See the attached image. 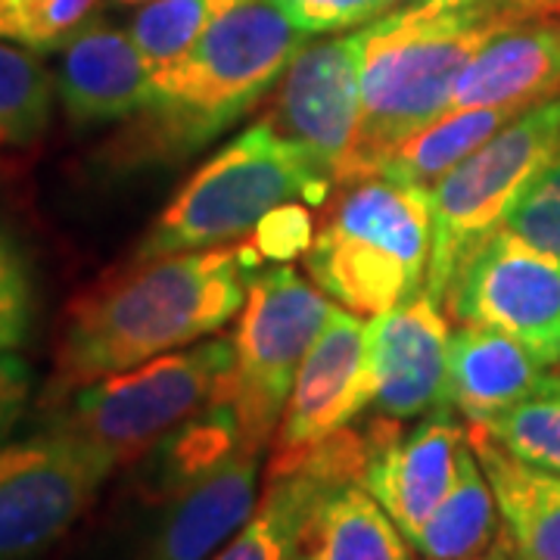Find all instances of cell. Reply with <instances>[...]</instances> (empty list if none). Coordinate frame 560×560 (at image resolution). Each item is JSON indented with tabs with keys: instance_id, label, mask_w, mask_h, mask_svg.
<instances>
[{
	"instance_id": "obj_26",
	"label": "cell",
	"mask_w": 560,
	"mask_h": 560,
	"mask_svg": "<svg viewBox=\"0 0 560 560\" xmlns=\"http://www.w3.org/2000/svg\"><path fill=\"white\" fill-rule=\"evenodd\" d=\"M234 3L237 0H150L140 7L128 32L150 72H160L184 57L194 40Z\"/></svg>"
},
{
	"instance_id": "obj_23",
	"label": "cell",
	"mask_w": 560,
	"mask_h": 560,
	"mask_svg": "<svg viewBox=\"0 0 560 560\" xmlns=\"http://www.w3.org/2000/svg\"><path fill=\"white\" fill-rule=\"evenodd\" d=\"M521 106H492V109H458L445 113L440 121L401 140L399 147L383 160L377 175L405 180L423 190H433L455 165L477 153L489 138H495L508 121H514Z\"/></svg>"
},
{
	"instance_id": "obj_29",
	"label": "cell",
	"mask_w": 560,
	"mask_h": 560,
	"mask_svg": "<svg viewBox=\"0 0 560 560\" xmlns=\"http://www.w3.org/2000/svg\"><path fill=\"white\" fill-rule=\"evenodd\" d=\"M35 318V283L28 259L10 231L0 228V352L25 346Z\"/></svg>"
},
{
	"instance_id": "obj_1",
	"label": "cell",
	"mask_w": 560,
	"mask_h": 560,
	"mask_svg": "<svg viewBox=\"0 0 560 560\" xmlns=\"http://www.w3.org/2000/svg\"><path fill=\"white\" fill-rule=\"evenodd\" d=\"M261 268L246 241L128 259L81 290L62 315L44 411L81 386L187 349L241 315L249 278Z\"/></svg>"
},
{
	"instance_id": "obj_19",
	"label": "cell",
	"mask_w": 560,
	"mask_h": 560,
	"mask_svg": "<svg viewBox=\"0 0 560 560\" xmlns=\"http://www.w3.org/2000/svg\"><path fill=\"white\" fill-rule=\"evenodd\" d=\"M467 442L492 482L517 560H560V474L511 455L480 423L467 427Z\"/></svg>"
},
{
	"instance_id": "obj_4",
	"label": "cell",
	"mask_w": 560,
	"mask_h": 560,
	"mask_svg": "<svg viewBox=\"0 0 560 560\" xmlns=\"http://www.w3.org/2000/svg\"><path fill=\"white\" fill-rule=\"evenodd\" d=\"M430 253V190L368 175L337 184L327 197L305 271L342 308L374 318L418 296Z\"/></svg>"
},
{
	"instance_id": "obj_32",
	"label": "cell",
	"mask_w": 560,
	"mask_h": 560,
	"mask_svg": "<svg viewBox=\"0 0 560 560\" xmlns=\"http://www.w3.org/2000/svg\"><path fill=\"white\" fill-rule=\"evenodd\" d=\"M312 215L300 202H287L275 212H268L256 224L249 246L259 256V261H290L305 256L312 246Z\"/></svg>"
},
{
	"instance_id": "obj_11",
	"label": "cell",
	"mask_w": 560,
	"mask_h": 560,
	"mask_svg": "<svg viewBox=\"0 0 560 560\" xmlns=\"http://www.w3.org/2000/svg\"><path fill=\"white\" fill-rule=\"evenodd\" d=\"M361 28L305 44L261 113V121L334 187L361 125Z\"/></svg>"
},
{
	"instance_id": "obj_18",
	"label": "cell",
	"mask_w": 560,
	"mask_h": 560,
	"mask_svg": "<svg viewBox=\"0 0 560 560\" xmlns=\"http://www.w3.org/2000/svg\"><path fill=\"white\" fill-rule=\"evenodd\" d=\"M548 368L492 327L458 324L448 337V405L470 423H489L545 381Z\"/></svg>"
},
{
	"instance_id": "obj_15",
	"label": "cell",
	"mask_w": 560,
	"mask_h": 560,
	"mask_svg": "<svg viewBox=\"0 0 560 560\" xmlns=\"http://www.w3.org/2000/svg\"><path fill=\"white\" fill-rule=\"evenodd\" d=\"M261 455L237 448L168 501L138 560H209L256 511Z\"/></svg>"
},
{
	"instance_id": "obj_34",
	"label": "cell",
	"mask_w": 560,
	"mask_h": 560,
	"mask_svg": "<svg viewBox=\"0 0 560 560\" xmlns=\"http://www.w3.org/2000/svg\"><path fill=\"white\" fill-rule=\"evenodd\" d=\"M464 560H517V555H514L511 541H508L504 529H501V536L492 541V548H486L482 555H474V558H464Z\"/></svg>"
},
{
	"instance_id": "obj_28",
	"label": "cell",
	"mask_w": 560,
	"mask_h": 560,
	"mask_svg": "<svg viewBox=\"0 0 560 560\" xmlns=\"http://www.w3.org/2000/svg\"><path fill=\"white\" fill-rule=\"evenodd\" d=\"M94 7L97 0H0V38L35 54L60 50Z\"/></svg>"
},
{
	"instance_id": "obj_5",
	"label": "cell",
	"mask_w": 560,
	"mask_h": 560,
	"mask_svg": "<svg viewBox=\"0 0 560 560\" xmlns=\"http://www.w3.org/2000/svg\"><path fill=\"white\" fill-rule=\"evenodd\" d=\"M330 190L334 184L259 119L180 184L131 259L237 243L268 212L287 202L324 206Z\"/></svg>"
},
{
	"instance_id": "obj_10",
	"label": "cell",
	"mask_w": 560,
	"mask_h": 560,
	"mask_svg": "<svg viewBox=\"0 0 560 560\" xmlns=\"http://www.w3.org/2000/svg\"><path fill=\"white\" fill-rule=\"evenodd\" d=\"M458 324L492 327L545 368L560 364V256L499 228L464 259L445 293Z\"/></svg>"
},
{
	"instance_id": "obj_30",
	"label": "cell",
	"mask_w": 560,
	"mask_h": 560,
	"mask_svg": "<svg viewBox=\"0 0 560 560\" xmlns=\"http://www.w3.org/2000/svg\"><path fill=\"white\" fill-rule=\"evenodd\" d=\"M504 228L560 256V150L526 187Z\"/></svg>"
},
{
	"instance_id": "obj_6",
	"label": "cell",
	"mask_w": 560,
	"mask_h": 560,
	"mask_svg": "<svg viewBox=\"0 0 560 560\" xmlns=\"http://www.w3.org/2000/svg\"><path fill=\"white\" fill-rule=\"evenodd\" d=\"M234 368V340L194 342L131 371L75 389L47 408L50 430L101 448L116 467L147 458L219 396Z\"/></svg>"
},
{
	"instance_id": "obj_12",
	"label": "cell",
	"mask_w": 560,
	"mask_h": 560,
	"mask_svg": "<svg viewBox=\"0 0 560 560\" xmlns=\"http://www.w3.org/2000/svg\"><path fill=\"white\" fill-rule=\"evenodd\" d=\"M448 320L427 290L364 320V381L371 411L427 418L448 405Z\"/></svg>"
},
{
	"instance_id": "obj_16",
	"label": "cell",
	"mask_w": 560,
	"mask_h": 560,
	"mask_svg": "<svg viewBox=\"0 0 560 560\" xmlns=\"http://www.w3.org/2000/svg\"><path fill=\"white\" fill-rule=\"evenodd\" d=\"M54 84L69 121L84 128L135 119L150 101L153 72L131 32L88 20L60 47Z\"/></svg>"
},
{
	"instance_id": "obj_31",
	"label": "cell",
	"mask_w": 560,
	"mask_h": 560,
	"mask_svg": "<svg viewBox=\"0 0 560 560\" xmlns=\"http://www.w3.org/2000/svg\"><path fill=\"white\" fill-rule=\"evenodd\" d=\"M275 3L305 38L352 32L389 13L393 7L389 0H275Z\"/></svg>"
},
{
	"instance_id": "obj_27",
	"label": "cell",
	"mask_w": 560,
	"mask_h": 560,
	"mask_svg": "<svg viewBox=\"0 0 560 560\" xmlns=\"http://www.w3.org/2000/svg\"><path fill=\"white\" fill-rule=\"evenodd\" d=\"M480 427L511 455L560 474V371H548L533 396Z\"/></svg>"
},
{
	"instance_id": "obj_9",
	"label": "cell",
	"mask_w": 560,
	"mask_h": 560,
	"mask_svg": "<svg viewBox=\"0 0 560 560\" xmlns=\"http://www.w3.org/2000/svg\"><path fill=\"white\" fill-rule=\"evenodd\" d=\"M116 464L60 430L0 442V560H35L84 517Z\"/></svg>"
},
{
	"instance_id": "obj_36",
	"label": "cell",
	"mask_w": 560,
	"mask_h": 560,
	"mask_svg": "<svg viewBox=\"0 0 560 560\" xmlns=\"http://www.w3.org/2000/svg\"><path fill=\"white\" fill-rule=\"evenodd\" d=\"M389 3H393V7H396V3H399V0H389Z\"/></svg>"
},
{
	"instance_id": "obj_17",
	"label": "cell",
	"mask_w": 560,
	"mask_h": 560,
	"mask_svg": "<svg viewBox=\"0 0 560 560\" xmlns=\"http://www.w3.org/2000/svg\"><path fill=\"white\" fill-rule=\"evenodd\" d=\"M560 94V13L508 25L460 72L448 113L521 106Z\"/></svg>"
},
{
	"instance_id": "obj_2",
	"label": "cell",
	"mask_w": 560,
	"mask_h": 560,
	"mask_svg": "<svg viewBox=\"0 0 560 560\" xmlns=\"http://www.w3.org/2000/svg\"><path fill=\"white\" fill-rule=\"evenodd\" d=\"M560 13V0H411L364 32L361 125L340 180L377 175L401 140L440 121L467 62L508 25Z\"/></svg>"
},
{
	"instance_id": "obj_8",
	"label": "cell",
	"mask_w": 560,
	"mask_h": 560,
	"mask_svg": "<svg viewBox=\"0 0 560 560\" xmlns=\"http://www.w3.org/2000/svg\"><path fill=\"white\" fill-rule=\"evenodd\" d=\"M330 312V296L293 265L259 268L249 278L234 334V368L219 389L234 405L249 448L265 452L275 442L302 361Z\"/></svg>"
},
{
	"instance_id": "obj_25",
	"label": "cell",
	"mask_w": 560,
	"mask_h": 560,
	"mask_svg": "<svg viewBox=\"0 0 560 560\" xmlns=\"http://www.w3.org/2000/svg\"><path fill=\"white\" fill-rule=\"evenodd\" d=\"M57 84L35 50L0 38V160L32 150L54 113Z\"/></svg>"
},
{
	"instance_id": "obj_13",
	"label": "cell",
	"mask_w": 560,
	"mask_h": 560,
	"mask_svg": "<svg viewBox=\"0 0 560 560\" xmlns=\"http://www.w3.org/2000/svg\"><path fill=\"white\" fill-rule=\"evenodd\" d=\"M368 440L371 458L361 486L393 517L405 539L415 541L455 482L467 430L452 418V408H440L415 430H401V420L377 415L368 423Z\"/></svg>"
},
{
	"instance_id": "obj_14",
	"label": "cell",
	"mask_w": 560,
	"mask_h": 560,
	"mask_svg": "<svg viewBox=\"0 0 560 560\" xmlns=\"http://www.w3.org/2000/svg\"><path fill=\"white\" fill-rule=\"evenodd\" d=\"M364 411H371L364 381V320L349 308H334L296 374L268 467L300 458L315 442L349 427Z\"/></svg>"
},
{
	"instance_id": "obj_21",
	"label": "cell",
	"mask_w": 560,
	"mask_h": 560,
	"mask_svg": "<svg viewBox=\"0 0 560 560\" xmlns=\"http://www.w3.org/2000/svg\"><path fill=\"white\" fill-rule=\"evenodd\" d=\"M499 536L501 514L492 482L470 442H464L452 489L411 545L423 560H464L492 548Z\"/></svg>"
},
{
	"instance_id": "obj_22",
	"label": "cell",
	"mask_w": 560,
	"mask_h": 560,
	"mask_svg": "<svg viewBox=\"0 0 560 560\" xmlns=\"http://www.w3.org/2000/svg\"><path fill=\"white\" fill-rule=\"evenodd\" d=\"M334 486L346 482L334 480L308 460H300L280 474H268L265 495L253 517L209 560H290L302 517L308 514L312 501Z\"/></svg>"
},
{
	"instance_id": "obj_35",
	"label": "cell",
	"mask_w": 560,
	"mask_h": 560,
	"mask_svg": "<svg viewBox=\"0 0 560 560\" xmlns=\"http://www.w3.org/2000/svg\"><path fill=\"white\" fill-rule=\"evenodd\" d=\"M119 3H150V0H119Z\"/></svg>"
},
{
	"instance_id": "obj_20",
	"label": "cell",
	"mask_w": 560,
	"mask_h": 560,
	"mask_svg": "<svg viewBox=\"0 0 560 560\" xmlns=\"http://www.w3.org/2000/svg\"><path fill=\"white\" fill-rule=\"evenodd\" d=\"M290 560H415V545L361 482H346L312 501Z\"/></svg>"
},
{
	"instance_id": "obj_24",
	"label": "cell",
	"mask_w": 560,
	"mask_h": 560,
	"mask_svg": "<svg viewBox=\"0 0 560 560\" xmlns=\"http://www.w3.org/2000/svg\"><path fill=\"white\" fill-rule=\"evenodd\" d=\"M243 445L246 442L234 405L215 396L200 415L180 423L175 433H168L150 452L143 480L150 486L153 499H172L178 489L202 477L206 470L219 467L221 460L231 458Z\"/></svg>"
},
{
	"instance_id": "obj_7",
	"label": "cell",
	"mask_w": 560,
	"mask_h": 560,
	"mask_svg": "<svg viewBox=\"0 0 560 560\" xmlns=\"http://www.w3.org/2000/svg\"><path fill=\"white\" fill-rule=\"evenodd\" d=\"M560 150V94L529 106L430 190L433 253L423 290L445 302L464 259L508 224L526 187Z\"/></svg>"
},
{
	"instance_id": "obj_33",
	"label": "cell",
	"mask_w": 560,
	"mask_h": 560,
	"mask_svg": "<svg viewBox=\"0 0 560 560\" xmlns=\"http://www.w3.org/2000/svg\"><path fill=\"white\" fill-rule=\"evenodd\" d=\"M32 399V368L16 352H0V442L7 440Z\"/></svg>"
},
{
	"instance_id": "obj_3",
	"label": "cell",
	"mask_w": 560,
	"mask_h": 560,
	"mask_svg": "<svg viewBox=\"0 0 560 560\" xmlns=\"http://www.w3.org/2000/svg\"><path fill=\"white\" fill-rule=\"evenodd\" d=\"M305 40L275 0H237L184 57L153 72L150 101L116 140V160L138 165L197 153L275 91Z\"/></svg>"
}]
</instances>
